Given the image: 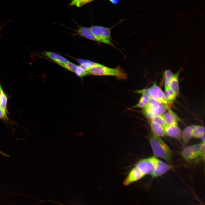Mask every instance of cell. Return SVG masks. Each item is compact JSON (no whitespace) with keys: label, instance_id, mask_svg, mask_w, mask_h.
Listing matches in <instances>:
<instances>
[{"label":"cell","instance_id":"obj_30","mask_svg":"<svg viewBox=\"0 0 205 205\" xmlns=\"http://www.w3.org/2000/svg\"><path fill=\"white\" fill-rule=\"evenodd\" d=\"M205 143L202 142L201 146L200 156L204 161L205 160Z\"/></svg>","mask_w":205,"mask_h":205},{"label":"cell","instance_id":"obj_18","mask_svg":"<svg viewBox=\"0 0 205 205\" xmlns=\"http://www.w3.org/2000/svg\"><path fill=\"white\" fill-rule=\"evenodd\" d=\"M205 134V128L203 126H195L192 132V137L196 138H201Z\"/></svg>","mask_w":205,"mask_h":205},{"label":"cell","instance_id":"obj_10","mask_svg":"<svg viewBox=\"0 0 205 205\" xmlns=\"http://www.w3.org/2000/svg\"><path fill=\"white\" fill-rule=\"evenodd\" d=\"M42 54L54 61L57 64L65 63L69 62L62 56L50 51H44Z\"/></svg>","mask_w":205,"mask_h":205},{"label":"cell","instance_id":"obj_34","mask_svg":"<svg viewBox=\"0 0 205 205\" xmlns=\"http://www.w3.org/2000/svg\"><path fill=\"white\" fill-rule=\"evenodd\" d=\"M85 0L86 1L87 3L89 2L92 1V0Z\"/></svg>","mask_w":205,"mask_h":205},{"label":"cell","instance_id":"obj_33","mask_svg":"<svg viewBox=\"0 0 205 205\" xmlns=\"http://www.w3.org/2000/svg\"><path fill=\"white\" fill-rule=\"evenodd\" d=\"M202 141V143H205V134L203 135L201 137Z\"/></svg>","mask_w":205,"mask_h":205},{"label":"cell","instance_id":"obj_22","mask_svg":"<svg viewBox=\"0 0 205 205\" xmlns=\"http://www.w3.org/2000/svg\"><path fill=\"white\" fill-rule=\"evenodd\" d=\"M144 108L149 110L154 115H163L165 112L166 110L167 109L165 106L163 105H161L152 109H149L146 107Z\"/></svg>","mask_w":205,"mask_h":205},{"label":"cell","instance_id":"obj_11","mask_svg":"<svg viewBox=\"0 0 205 205\" xmlns=\"http://www.w3.org/2000/svg\"><path fill=\"white\" fill-rule=\"evenodd\" d=\"M181 155L183 158L188 161L195 159L198 157L194 151L191 146L185 148L182 151Z\"/></svg>","mask_w":205,"mask_h":205},{"label":"cell","instance_id":"obj_4","mask_svg":"<svg viewBox=\"0 0 205 205\" xmlns=\"http://www.w3.org/2000/svg\"><path fill=\"white\" fill-rule=\"evenodd\" d=\"M149 97L157 101L167 109L169 108L165 100L163 92L156 82H154L150 88Z\"/></svg>","mask_w":205,"mask_h":205},{"label":"cell","instance_id":"obj_19","mask_svg":"<svg viewBox=\"0 0 205 205\" xmlns=\"http://www.w3.org/2000/svg\"><path fill=\"white\" fill-rule=\"evenodd\" d=\"M77 60L78 62L80 64V66L85 70L92 67L97 63L89 60L83 59H78Z\"/></svg>","mask_w":205,"mask_h":205},{"label":"cell","instance_id":"obj_3","mask_svg":"<svg viewBox=\"0 0 205 205\" xmlns=\"http://www.w3.org/2000/svg\"><path fill=\"white\" fill-rule=\"evenodd\" d=\"M115 26L107 28L100 26H93L89 28L95 35L106 42L108 45L116 47L111 42V35L112 29Z\"/></svg>","mask_w":205,"mask_h":205},{"label":"cell","instance_id":"obj_6","mask_svg":"<svg viewBox=\"0 0 205 205\" xmlns=\"http://www.w3.org/2000/svg\"><path fill=\"white\" fill-rule=\"evenodd\" d=\"M145 175L139 169L135 166L130 171L124 181L123 184L125 186H127L131 183L140 179Z\"/></svg>","mask_w":205,"mask_h":205},{"label":"cell","instance_id":"obj_21","mask_svg":"<svg viewBox=\"0 0 205 205\" xmlns=\"http://www.w3.org/2000/svg\"><path fill=\"white\" fill-rule=\"evenodd\" d=\"M149 98L150 97L149 96L145 95H142L138 103L133 108H144L148 102Z\"/></svg>","mask_w":205,"mask_h":205},{"label":"cell","instance_id":"obj_14","mask_svg":"<svg viewBox=\"0 0 205 205\" xmlns=\"http://www.w3.org/2000/svg\"><path fill=\"white\" fill-rule=\"evenodd\" d=\"M163 93L165 100L168 105L175 100L177 95L170 88L165 89Z\"/></svg>","mask_w":205,"mask_h":205},{"label":"cell","instance_id":"obj_35","mask_svg":"<svg viewBox=\"0 0 205 205\" xmlns=\"http://www.w3.org/2000/svg\"><path fill=\"white\" fill-rule=\"evenodd\" d=\"M5 24V23H4V24H3V25L0 26V29L1 28H2V27H3L4 26Z\"/></svg>","mask_w":205,"mask_h":205},{"label":"cell","instance_id":"obj_37","mask_svg":"<svg viewBox=\"0 0 205 205\" xmlns=\"http://www.w3.org/2000/svg\"></svg>","mask_w":205,"mask_h":205},{"label":"cell","instance_id":"obj_5","mask_svg":"<svg viewBox=\"0 0 205 205\" xmlns=\"http://www.w3.org/2000/svg\"><path fill=\"white\" fill-rule=\"evenodd\" d=\"M77 32L80 36L87 39L108 45V43L106 42L95 35L92 32L89 28L84 26L80 27L78 29Z\"/></svg>","mask_w":205,"mask_h":205},{"label":"cell","instance_id":"obj_25","mask_svg":"<svg viewBox=\"0 0 205 205\" xmlns=\"http://www.w3.org/2000/svg\"><path fill=\"white\" fill-rule=\"evenodd\" d=\"M161 105H162L160 102L150 97L148 102L144 107L152 109Z\"/></svg>","mask_w":205,"mask_h":205},{"label":"cell","instance_id":"obj_13","mask_svg":"<svg viewBox=\"0 0 205 205\" xmlns=\"http://www.w3.org/2000/svg\"><path fill=\"white\" fill-rule=\"evenodd\" d=\"M150 125L153 134L159 137L165 136L163 127L151 121L150 123Z\"/></svg>","mask_w":205,"mask_h":205},{"label":"cell","instance_id":"obj_27","mask_svg":"<svg viewBox=\"0 0 205 205\" xmlns=\"http://www.w3.org/2000/svg\"><path fill=\"white\" fill-rule=\"evenodd\" d=\"M74 72L77 76L80 77H82L88 74L86 70L80 66H77Z\"/></svg>","mask_w":205,"mask_h":205},{"label":"cell","instance_id":"obj_2","mask_svg":"<svg viewBox=\"0 0 205 205\" xmlns=\"http://www.w3.org/2000/svg\"><path fill=\"white\" fill-rule=\"evenodd\" d=\"M149 140L155 156L171 161V150L163 140L153 134L149 136Z\"/></svg>","mask_w":205,"mask_h":205},{"label":"cell","instance_id":"obj_15","mask_svg":"<svg viewBox=\"0 0 205 205\" xmlns=\"http://www.w3.org/2000/svg\"><path fill=\"white\" fill-rule=\"evenodd\" d=\"M146 159L148 169L147 174L152 175L155 171L157 159L153 157L146 158Z\"/></svg>","mask_w":205,"mask_h":205},{"label":"cell","instance_id":"obj_29","mask_svg":"<svg viewBox=\"0 0 205 205\" xmlns=\"http://www.w3.org/2000/svg\"><path fill=\"white\" fill-rule=\"evenodd\" d=\"M0 119L7 120V119L6 111L0 107Z\"/></svg>","mask_w":205,"mask_h":205},{"label":"cell","instance_id":"obj_31","mask_svg":"<svg viewBox=\"0 0 205 205\" xmlns=\"http://www.w3.org/2000/svg\"><path fill=\"white\" fill-rule=\"evenodd\" d=\"M113 4H117L119 1V0H109Z\"/></svg>","mask_w":205,"mask_h":205},{"label":"cell","instance_id":"obj_36","mask_svg":"<svg viewBox=\"0 0 205 205\" xmlns=\"http://www.w3.org/2000/svg\"><path fill=\"white\" fill-rule=\"evenodd\" d=\"M61 205H62V204H61Z\"/></svg>","mask_w":205,"mask_h":205},{"label":"cell","instance_id":"obj_23","mask_svg":"<svg viewBox=\"0 0 205 205\" xmlns=\"http://www.w3.org/2000/svg\"><path fill=\"white\" fill-rule=\"evenodd\" d=\"M151 120V121L162 126L163 127L167 126L162 115H155Z\"/></svg>","mask_w":205,"mask_h":205},{"label":"cell","instance_id":"obj_26","mask_svg":"<svg viewBox=\"0 0 205 205\" xmlns=\"http://www.w3.org/2000/svg\"><path fill=\"white\" fill-rule=\"evenodd\" d=\"M58 64L64 68L74 72L77 66L69 61L66 63H59Z\"/></svg>","mask_w":205,"mask_h":205},{"label":"cell","instance_id":"obj_9","mask_svg":"<svg viewBox=\"0 0 205 205\" xmlns=\"http://www.w3.org/2000/svg\"><path fill=\"white\" fill-rule=\"evenodd\" d=\"M168 111L163 114L167 126L177 125L178 117L173 111L169 108Z\"/></svg>","mask_w":205,"mask_h":205},{"label":"cell","instance_id":"obj_8","mask_svg":"<svg viewBox=\"0 0 205 205\" xmlns=\"http://www.w3.org/2000/svg\"><path fill=\"white\" fill-rule=\"evenodd\" d=\"M163 128L165 134L169 136L179 138L181 135V130L177 125L166 126Z\"/></svg>","mask_w":205,"mask_h":205},{"label":"cell","instance_id":"obj_1","mask_svg":"<svg viewBox=\"0 0 205 205\" xmlns=\"http://www.w3.org/2000/svg\"><path fill=\"white\" fill-rule=\"evenodd\" d=\"M86 70L88 74L95 75L114 76L118 80H126L127 78V74L120 66L112 68L97 63Z\"/></svg>","mask_w":205,"mask_h":205},{"label":"cell","instance_id":"obj_12","mask_svg":"<svg viewBox=\"0 0 205 205\" xmlns=\"http://www.w3.org/2000/svg\"><path fill=\"white\" fill-rule=\"evenodd\" d=\"M181 71V69L177 73L173 74L169 84V88L176 95L179 94V88L178 78L179 74Z\"/></svg>","mask_w":205,"mask_h":205},{"label":"cell","instance_id":"obj_17","mask_svg":"<svg viewBox=\"0 0 205 205\" xmlns=\"http://www.w3.org/2000/svg\"><path fill=\"white\" fill-rule=\"evenodd\" d=\"M135 167L145 175L147 174V167L146 159H141L138 162Z\"/></svg>","mask_w":205,"mask_h":205},{"label":"cell","instance_id":"obj_20","mask_svg":"<svg viewBox=\"0 0 205 205\" xmlns=\"http://www.w3.org/2000/svg\"><path fill=\"white\" fill-rule=\"evenodd\" d=\"M173 75V74L169 70H167L165 71L164 74V84L165 89L169 88L170 82Z\"/></svg>","mask_w":205,"mask_h":205},{"label":"cell","instance_id":"obj_32","mask_svg":"<svg viewBox=\"0 0 205 205\" xmlns=\"http://www.w3.org/2000/svg\"><path fill=\"white\" fill-rule=\"evenodd\" d=\"M0 154L4 156L8 157L9 156L8 155L4 153L3 152H2V151H0Z\"/></svg>","mask_w":205,"mask_h":205},{"label":"cell","instance_id":"obj_24","mask_svg":"<svg viewBox=\"0 0 205 205\" xmlns=\"http://www.w3.org/2000/svg\"><path fill=\"white\" fill-rule=\"evenodd\" d=\"M7 97L5 93L3 91L0 95V105L1 108L7 111Z\"/></svg>","mask_w":205,"mask_h":205},{"label":"cell","instance_id":"obj_7","mask_svg":"<svg viewBox=\"0 0 205 205\" xmlns=\"http://www.w3.org/2000/svg\"><path fill=\"white\" fill-rule=\"evenodd\" d=\"M172 166L157 159L155 171L152 175L153 177L159 176L171 169Z\"/></svg>","mask_w":205,"mask_h":205},{"label":"cell","instance_id":"obj_16","mask_svg":"<svg viewBox=\"0 0 205 205\" xmlns=\"http://www.w3.org/2000/svg\"><path fill=\"white\" fill-rule=\"evenodd\" d=\"M195 125H192L186 127L183 131L182 138L184 141L186 143L192 137V132Z\"/></svg>","mask_w":205,"mask_h":205},{"label":"cell","instance_id":"obj_28","mask_svg":"<svg viewBox=\"0 0 205 205\" xmlns=\"http://www.w3.org/2000/svg\"><path fill=\"white\" fill-rule=\"evenodd\" d=\"M134 92L142 94V95H147L149 97L150 88L137 90L135 91Z\"/></svg>","mask_w":205,"mask_h":205}]
</instances>
